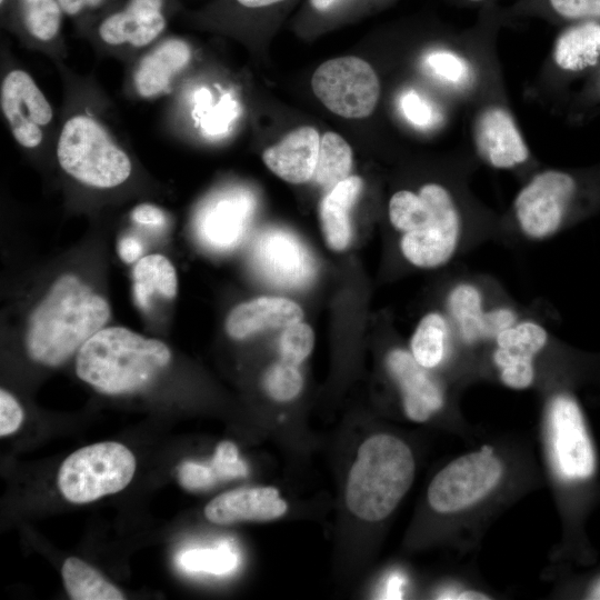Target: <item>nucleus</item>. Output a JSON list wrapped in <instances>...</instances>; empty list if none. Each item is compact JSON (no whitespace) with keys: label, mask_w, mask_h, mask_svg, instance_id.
Returning a JSON list of instances; mask_svg holds the SVG:
<instances>
[{"label":"nucleus","mask_w":600,"mask_h":600,"mask_svg":"<svg viewBox=\"0 0 600 600\" xmlns=\"http://www.w3.org/2000/svg\"><path fill=\"white\" fill-rule=\"evenodd\" d=\"M111 308L78 276H60L32 310L27 324L29 357L48 367H58L109 321Z\"/></svg>","instance_id":"1"},{"label":"nucleus","mask_w":600,"mask_h":600,"mask_svg":"<svg viewBox=\"0 0 600 600\" xmlns=\"http://www.w3.org/2000/svg\"><path fill=\"white\" fill-rule=\"evenodd\" d=\"M171 360L169 347L124 327H103L77 352V376L99 392L126 394L148 387Z\"/></svg>","instance_id":"2"},{"label":"nucleus","mask_w":600,"mask_h":600,"mask_svg":"<svg viewBox=\"0 0 600 600\" xmlns=\"http://www.w3.org/2000/svg\"><path fill=\"white\" fill-rule=\"evenodd\" d=\"M56 158L61 170L77 182L97 190H110L127 182L132 161L96 110L71 103L57 132Z\"/></svg>","instance_id":"3"},{"label":"nucleus","mask_w":600,"mask_h":600,"mask_svg":"<svg viewBox=\"0 0 600 600\" xmlns=\"http://www.w3.org/2000/svg\"><path fill=\"white\" fill-rule=\"evenodd\" d=\"M414 471V458L404 441L388 433L368 437L348 474L347 508L367 522L386 519L410 489Z\"/></svg>","instance_id":"4"},{"label":"nucleus","mask_w":600,"mask_h":600,"mask_svg":"<svg viewBox=\"0 0 600 600\" xmlns=\"http://www.w3.org/2000/svg\"><path fill=\"white\" fill-rule=\"evenodd\" d=\"M136 471V458L123 444L100 442L71 453L61 464L58 487L73 503H87L124 489Z\"/></svg>","instance_id":"5"},{"label":"nucleus","mask_w":600,"mask_h":600,"mask_svg":"<svg viewBox=\"0 0 600 600\" xmlns=\"http://www.w3.org/2000/svg\"><path fill=\"white\" fill-rule=\"evenodd\" d=\"M176 6L177 0H122L99 18L84 37L108 54H141L163 38Z\"/></svg>","instance_id":"6"},{"label":"nucleus","mask_w":600,"mask_h":600,"mask_svg":"<svg viewBox=\"0 0 600 600\" xmlns=\"http://www.w3.org/2000/svg\"><path fill=\"white\" fill-rule=\"evenodd\" d=\"M431 216L422 228L401 234L400 250L417 268L436 269L449 263L466 242L464 221L451 192L439 183L424 184Z\"/></svg>","instance_id":"7"},{"label":"nucleus","mask_w":600,"mask_h":600,"mask_svg":"<svg viewBox=\"0 0 600 600\" xmlns=\"http://www.w3.org/2000/svg\"><path fill=\"white\" fill-rule=\"evenodd\" d=\"M577 192V182L568 172L544 170L533 176L513 201L514 226L532 242L553 238L564 226Z\"/></svg>","instance_id":"8"},{"label":"nucleus","mask_w":600,"mask_h":600,"mask_svg":"<svg viewBox=\"0 0 600 600\" xmlns=\"http://www.w3.org/2000/svg\"><path fill=\"white\" fill-rule=\"evenodd\" d=\"M444 311L460 344L468 348L491 343L522 317L513 303L493 299L484 283L470 278H461L449 288Z\"/></svg>","instance_id":"9"},{"label":"nucleus","mask_w":600,"mask_h":600,"mask_svg":"<svg viewBox=\"0 0 600 600\" xmlns=\"http://www.w3.org/2000/svg\"><path fill=\"white\" fill-rule=\"evenodd\" d=\"M311 86L317 98L343 118L370 116L379 100L380 84L373 68L358 57L323 62L313 73Z\"/></svg>","instance_id":"10"},{"label":"nucleus","mask_w":600,"mask_h":600,"mask_svg":"<svg viewBox=\"0 0 600 600\" xmlns=\"http://www.w3.org/2000/svg\"><path fill=\"white\" fill-rule=\"evenodd\" d=\"M502 464L490 447L451 461L432 479L428 501L439 513L463 510L489 494L502 476Z\"/></svg>","instance_id":"11"},{"label":"nucleus","mask_w":600,"mask_h":600,"mask_svg":"<svg viewBox=\"0 0 600 600\" xmlns=\"http://www.w3.org/2000/svg\"><path fill=\"white\" fill-rule=\"evenodd\" d=\"M0 108L14 141L23 149H39L52 138L54 110L33 77L11 68L1 78Z\"/></svg>","instance_id":"12"},{"label":"nucleus","mask_w":600,"mask_h":600,"mask_svg":"<svg viewBox=\"0 0 600 600\" xmlns=\"http://www.w3.org/2000/svg\"><path fill=\"white\" fill-rule=\"evenodd\" d=\"M552 464L568 481L584 480L596 468L592 442L577 401L569 394L552 397L547 414Z\"/></svg>","instance_id":"13"},{"label":"nucleus","mask_w":600,"mask_h":600,"mask_svg":"<svg viewBox=\"0 0 600 600\" xmlns=\"http://www.w3.org/2000/svg\"><path fill=\"white\" fill-rule=\"evenodd\" d=\"M550 340L548 329L534 318L521 317L491 342L492 361L501 382L514 390L529 388L536 378L534 361Z\"/></svg>","instance_id":"14"},{"label":"nucleus","mask_w":600,"mask_h":600,"mask_svg":"<svg viewBox=\"0 0 600 600\" xmlns=\"http://www.w3.org/2000/svg\"><path fill=\"white\" fill-rule=\"evenodd\" d=\"M252 256L260 274L277 287L303 288L317 274V263L309 249L297 236L283 229L262 232Z\"/></svg>","instance_id":"15"},{"label":"nucleus","mask_w":600,"mask_h":600,"mask_svg":"<svg viewBox=\"0 0 600 600\" xmlns=\"http://www.w3.org/2000/svg\"><path fill=\"white\" fill-rule=\"evenodd\" d=\"M2 21L27 47L53 59L64 54V12L58 0H7Z\"/></svg>","instance_id":"16"},{"label":"nucleus","mask_w":600,"mask_h":600,"mask_svg":"<svg viewBox=\"0 0 600 600\" xmlns=\"http://www.w3.org/2000/svg\"><path fill=\"white\" fill-rule=\"evenodd\" d=\"M192 59L190 43L180 37L161 38L134 61L129 89L141 100H154L173 90L176 80Z\"/></svg>","instance_id":"17"},{"label":"nucleus","mask_w":600,"mask_h":600,"mask_svg":"<svg viewBox=\"0 0 600 600\" xmlns=\"http://www.w3.org/2000/svg\"><path fill=\"white\" fill-rule=\"evenodd\" d=\"M479 157L494 169H513L529 159V149L508 110L491 106L482 110L473 126Z\"/></svg>","instance_id":"18"},{"label":"nucleus","mask_w":600,"mask_h":600,"mask_svg":"<svg viewBox=\"0 0 600 600\" xmlns=\"http://www.w3.org/2000/svg\"><path fill=\"white\" fill-rule=\"evenodd\" d=\"M386 364L400 389L403 409L410 420L427 421L443 407L442 387L410 351L402 348L390 350Z\"/></svg>","instance_id":"19"},{"label":"nucleus","mask_w":600,"mask_h":600,"mask_svg":"<svg viewBox=\"0 0 600 600\" xmlns=\"http://www.w3.org/2000/svg\"><path fill=\"white\" fill-rule=\"evenodd\" d=\"M253 210L254 200L248 192H223L209 201L199 213V237L216 250L233 248L244 237Z\"/></svg>","instance_id":"20"},{"label":"nucleus","mask_w":600,"mask_h":600,"mask_svg":"<svg viewBox=\"0 0 600 600\" xmlns=\"http://www.w3.org/2000/svg\"><path fill=\"white\" fill-rule=\"evenodd\" d=\"M288 510L287 502L273 487H251L217 496L204 508L206 518L216 524L240 521H271Z\"/></svg>","instance_id":"21"},{"label":"nucleus","mask_w":600,"mask_h":600,"mask_svg":"<svg viewBox=\"0 0 600 600\" xmlns=\"http://www.w3.org/2000/svg\"><path fill=\"white\" fill-rule=\"evenodd\" d=\"M320 136L312 127H300L262 153L266 166L290 183H304L316 170Z\"/></svg>","instance_id":"22"},{"label":"nucleus","mask_w":600,"mask_h":600,"mask_svg":"<svg viewBox=\"0 0 600 600\" xmlns=\"http://www.w3.org/2000/svg\"><path fill=\"white\" fill-rule=\"evenodd\" d=\"M303 311L298 303L282 297H259L234 307L227 317L230 338L242 340L264 329L286 328L301 321Z\"/></svg>","instance_id":"23"},{"label":"nucleus","mask_w":600,"mask_h":600,"mask_svg":"<svg viewBox=\"0 0 600 600\" xmlns=\"http://www.w3.org/2000/svg\"><path fill=\"white\" fill-rule=\"evenodd\" d=\"M363 181L349 176L327 191L320 203V222L328 246L336 251L344 250L352 237L350 213L357 202Z\"/></svg>","instance_id":"24"},{"label":"nucleus","mask_w":600,"mask_h":600,"mask_svg":"<svg viewBox=\"0 0 600 600\" xmlns=\"http://www.w3.org/2000/svg\"><path fill=\"white\" fill-rule=\"evenodd\" d=\"M456 342L460 343L446 311H431L417 324L410 340V352L422 367L432 370L448 360Z\"/></svg>","instance_id":"25"},{"label":"nucleus","mask_w":600,"mask_h":600,"mask_svg":"<svg viewBox=\"0 0 600 600\" xmlns=\"http://www.w3.org/2000/svg\"><path fill=\"white\" fill-rule=\"evenodd\" d=\"M556 63L564 70L580 71L600 57V22H574L563 30L554 44Z\"/></svg>","instance_id":"26"},{"label":"nucleus","mask_w":600,"mask_h":600,"mask_svg":"<svg viewBox=\"0 0 600 600\" xmlns=\"http://www.w3.org/2000/svg\"><path fill=\"white\" fill-rule=\"evenodd\" d=\"M133 294L137 304L149 309L154 293L173 299L178 291V278L172 262L163 254L141 257L132 271Z\"/></svg>","instance_id":"27"},{"label":"nucleus","mask_w":600,"mask_h":600,"mask_svg":"<svg viewBox=\"0 0 600 600\" xmlns=\"http://www.w3.org/2000/svg\"><path fill=\"white\" fill-rule=\"evenodd\" d=\"M62 578L69 596L76 600H122V592L96 569L70 557L62 566Z\"/></svg>","instance_id":"28"},{"label":"nucleus","mask_w":600,"mask_h":600,"mask_svg":"<svg viewBox=\"0 0 600 600\" xmlns=\"http://www.w3.org/2000/svg\"><path fill=\"white\" fill-rule=\"evenodd\" d=\"M352 150L336 132H327L320 139L318 160L311 181L326 191L350 176Z\"/></svg>","instance_id":"29"},{"label":"nucleus","mask_w":600,"mask_h":600,"mask_svg":"<svg viewBox=\"0 0 600 600\" xmlns=\"http://www.w3.org/2000/svg\"><path fill=\"white\" fill-rule=\"evenodd\" d=\"M177 561L179 567L188 572L223 576L237 569L239 557L228 544H221L186 550L179 554Z\"/></svg>","instance_id":"30"},{"label":"nucleus","mask_w":600,"mask_h":600,"mask_svg":"<svg viewBox=\"0 0 600 600\" xmlns=\"http://www.w3.org/2000/svg\"><path fill=\"white\" fill-rule=\"evenodd\" d=\"M262 384L266 393L272 400L288 402L301 392L303 378L299 366L280 359L266 370Z\"/></svg>","instance_id":"31"},{"label":"nucleus","mask_w":600,"mask_h":600,"mask_svg":"<svg viewBox=\"0 0 600 600\" xmlns=\"http://www.w3.org/2000/svg\"><path fill=\"white\" fill-rule=\"evenodd\" d=\"M424 63L437 79L452 88L463 89L472 81L470 64L452 51H432L426 57Z\"/></svg>","instance_id":"32"},{"label":"nucleus","mask_w":600,"mask_h":600,"mask_svg":"<svg viewBox=\"0 0 600 600\" xmlns=\"http://www.w3.org/2000/svg\"><path fill=\"white\" fill-rule=\"evenodd\" d=\"M314 333L311 327L301 321L283 328L279 339L280 359L299 366L311 353Z\"/></svg>","instance_id":"33"},{"label":"nucleus","mask_w":600,"mask_h":600,"mask_svg":"<svg viewBox=\"0 0 600 600\" xmlns=\"http://www.w3.org/2000/svg\"><path fill=\"white\" fill-rule=\"evenodd\" d=\"M78 32L86 36L92 24L122 0H58Z\"/></svg>","instance_id":"34"},{"label":"nucleus","mask_w":600,"mask_h":600,"mask_svg":"<svg viewBox=\"0 0 600 600\" xmlns=\"http://www.w3.org/2000/svg\"><path fill=\"white\" fill-rule=\"evenodd\" d=\"M539 2L562 20L600 22V0H539Z\"/></svg>","instance_id":"35"},{"label":"nucleus","mask_w":600,"mask_h":600,"mask_svg":"<svg viewBox=\"0 0 600 600\" xmlns=\"http://www.w3.org/2000/svg\"><path fill=\"white\" fill-rule=\"evenodd\" d=\"M218 481H227L248 476V467L239 457V451L234 443L230 441L220 442L210 462Z\"/></svg>","instance_id":"36"},{"label":"nucleus","mask_w":600,"mask_h":600,"mask_svg":"<svg viewBox=\"0 0 600 600\" xmlns=\"http://www.w3.org/2000/svg\"><path fill=\"white\" fill-rule=\"evenodd\" d=\"M399 104L404 118L416 127L430 128L439 121L440 114L432 103L414 90L403 92Z\"/></svg>","instance_id":"37"},{"label":"nucleus","mask_w":600,"mask_h":600,"mask_svg":"<svg viewBox=\"0 0 600 600\" xmlns=\"http://www.w3.org/2000/svg\"><path fill=\"white\" fill-rule=\"evenodd\" d=\"M180 484L187 490L209 489L218 482L210 464L194 461L183 462L178 469Z\"/></svg>","instance_id":"38"},{"label":"nucleus","mask_w":600,"mask_h":600,"mask_svg":"<svg viewBox=\"0 0 600 600\" xmlns=\"http://www.w3.org/2000/svg\"><path fill=\"white\" fill-rule=\"evenodd\" d=\"M23 421V410L17 399L7 390H0V436L17 431Z\"/></svg>","instance_id":"39"},{"label":"nucleus","mask_w":600,"mask_h":600,"mask_svg":"<svg viewBox=\"0 0 600 600\" xmlns=\"http://www.w3.org/2000/svg\"><path fill=\"white\" fill-rule=\"evenodd\" d=\"M290 0H223L219 6L232 8L236 13H260L282 6Z\"/></svg>","instance_id":"40"},{"label":"nucleus","mask_w":600,"mask_h":600,"mask_svg":"<svg viewBox=\"0 0 600 600\" xmlns=\"http://www.w3.org/2000/svg\"><path fill=\"white\" fill-rule=\"evenodd\" d=\"M131 219L144 226L160 227L166 222V214L162 209L151 203H141L131 211Z\"/></svg>","instance_id":"41"},{"label":"nucleus","mask_w":600,"mask_h":600,"mask_svg":"<svg viewBox=\"0 0 600 600\" xmlns=\"http://www.w3.org/2000/svg\"><path fill=\"white\" fill-rule=\"evenodd\" d=\"M142 251L143 247L140 240L133 237H124L119 240L118 253L126 263L137 262L141 258Z\"/></svg>","instance_id":"42"},{"label":"nucleus","mask_w":600,"mask_h":600,"mask_svg":"<svg viewBox=\"0 0 600 600\" xmlns=\"http://www.w3.org/2000/svg\"><path fill=\"white\" fill-rule=\"evenodd\" d=\"M402 579L399 576H392L388 579L384 590L386 598H400L402 589Z\"/></svg>","instance_id":"43"},{"label":"nucleus","mask_w":600,"mask_h":600,"mask_svg":"<svg viewBox=\"0 0 600 600\" xmlns=\"http://www.w3.org/2000/svg\"><path fill=\"white\" fill-rule=\"evenodd\" d=\"M454 599L459 600H486L488 597L477 591H463L456 594Z\"/></svg>","instance_id":"44"},{"label":"nucleus","mask_w":600,"mask_h":600,"mask_svg":"<svg viewBox=\"0 0 600 600\" xmlns=\"http://www.w3.org/2000/svg\"><path fill=\"white\" fill-rule=\"evenodd\" d=\"M589 599L600 600V579L594 583L589 592Z\"/></svg>","instance_id":"45"},{"label":"nucleus","mask_w":600,"mask_h":600,"mask_svg":"<svg viewBox=\"0 0 600 600\" xmlns=\"http://www.w3.org/2000/svg\"><path fill=\"white\" fill-rule=\"evenodd\" d=\"M467 3H471V4H479V3H483V2H487L489 0H462Z\"/></svg>","instance_id":"46"},{"label":"nucleus","mask_w":600,"mask_h":600,"mask_svg":"<svg viewBox=\"0 0 600 600\" xmlns=\"http://www.w3.org/2000/svg\"><path fill=\"white\" fill-rule=\"evenodd\" d=\"M7 0H0V6H3Z\"/></svg>","instance_id":"47"}]
</instances>
